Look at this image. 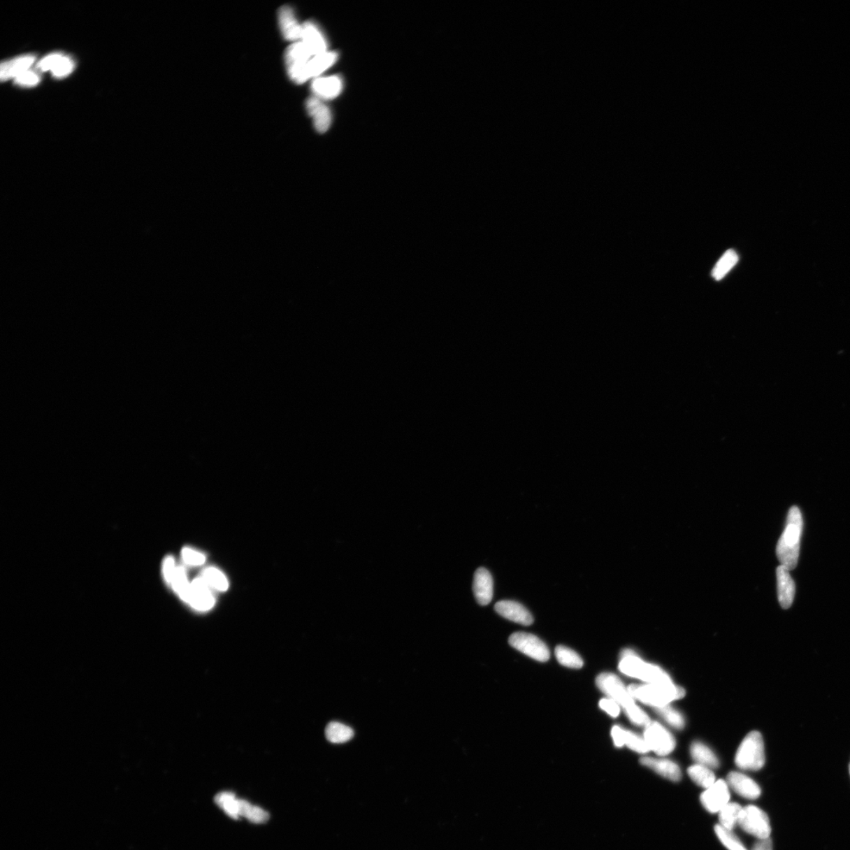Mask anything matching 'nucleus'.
I'll list each match as a JSON object with an SVG mask.
<instances>
[{
	"instance_id": "1",
	"label": "nucleus",
	"mask_w": 850,
	"mask_h": 850,
	"mask_svg": "<svg viewBox=\"0 0 850 850\" xmlns=\"http://www.w3.org/2000/svg\"><path fill=\"white\" fill-rule=\"evenodd\" d=\"M598 689L621 706L629 720L638 726H645L649 721L646 712L636 705L628 687L612 673H602L596 679Z\"/></svg>"
},
{
	"instance_id": "2",
	"label": "nucleus",
	"mask_w": 850,
	"mask_h": 850,
	"mask_svg": "<svg viewBox=\"0 0 850 850\" xmlns=\"http://www.w3.org/2000/svg\"><path fill=\"white\" fill-rule=\"evenodd\" d=\"M802 529V512L797 506H792L787 515L785 530L777 547V558L781 566L787 570H793L797 567Z\"/></svg>"
},
{
	"instance_id": "3",
	"label": "nucleus",
	"mask_w": 850,
	"mask_h": 850,
	"mask_svg": "<svg viewBox=\"0 0 850 850\" xmlns=\"http://www.w3.org/2000/svg\"><path fill=\"white\" fill-rule=\"evenodd\" d=\"M628 690L634 699L654 709L663 707L685 696V691L682 687L672 682L633 684L628 686Z\"/></svg>"
},
{
	"instance_id": "4",
	"label": "nucleus",
	"mask_w": 850,
	"mask_h": 850,
	"mask_svg": "<svg viewBox=\"0 0 850 850\" xmlns=\"http://www.w3.org/2000/svg\"><path fill=\"white\" fill-rule=\"evenodd\" d=\"M619 670L626 676L644 681L647 684L672 683V679L661 668L647 663L631 649L621 654Z\"/></svg>"
},
{
	"instance_id": "5",
	"label": "nucleus",
	"mask_w": 850,
	"mask_h": 850,
	"mask_svg": "<svg viewBox=\"0 0 850 850\" xmlns=\"http://www.w3.org/2000/svg\"><path fill=\"white\" fill-rule=\"evenodd\" d=\"M765 754L763 737L758 731L749 733L735 756V765L743 770L758 771L764 767Z\"/></svg>"
},
{
	"instance_id": "6",
	"label": "nucleus",
	"mask_w": 850,
	"mask_h": 850,
	"mask_svg": "<svg viewBox=\"0 0 850 850\" xmlns=\"http://www.w3.org/2000/svg\"><path fill=\"white\" fill-rule=\"evenodd\" d=\"M739 826L745 833L758 837V840L770 837L772 829L770 818L757 806L747 805L742 808Z\"/></svg>"
},
{
	"instance_id": "7",
	"label": "nucleus",
	"mask_w": 850,
	"mask_h": 850,
	"mask_svg": "<svg viewBox=\"0 0 850 850\" xmlns=\"http://www.w3.org/2000/svg\"><path fill=\"white\" fill-rule=\"evenodd\" d=\"M644 740L651 751L658 756L671 754L676 747L673 735L661 724L649 721L645 725Z\"/></svg>"
},
{
	"instance_id": "8",
	"label": "nucleus",
	"mask_w": 850,
	"mask_h": 850,
	"mask_svg": "<svg viewBox=\"0 0 850 850\" xmlns=\"http://www.w3.org/2000/svg\"><path fill=\"white\" fill-rule=\"evenodd\" d=\"M510 645L536 661L545 662L551 657L547 646L538 637L525 633L512 634Z\"/></svg>"
},
{
	"instance_id": "9",
	"label": "nucleus",
	"mask_w": 850,
	"mask_h": 850,
	"mask_svg": "<svg viewBox=\"0 0 850 850\" xmlns=\"http://www.w3.org/2000/svg\"><path fill=\"white\" fill-rule=\"evenodd\" d=\"M312 57L301 41L294 43L285 53L287 73L290 78L297 84H301L305 67Z\"/></svg>"
},
{
	"instance_id": "10",
	"label": "nucleus",
	"mask_w": 850,
	"mask_h": 850,
	"mask_svg": "<svg viewBox=\"0 0 850 850\" xmlns=\"http://www.w3.org/2000/svg\"><path fill=\"white\" fill-rule=\"evenodd\" d=\"M730 791L727 782L720 779L702 793L703 807L710 814H717L730 802Z\"/></svg>"
},
{
	"instance_id": "11",
	"label": "nucleus",
	"mask_w": 850,
	"mask_h": 850,
	"mask_svg": "<svg viewBox=\"0 0 850 850\" xmlns=\"http://www.w3.org/2000/svg\"><path fill=\"white\" fill-rule=\"evenodd\" d=\"M727 784L729 788L742 798L748 800H755L761 796L760 786L751 778L740 772H731L728 774Z\"/></svg>"
},
{
	"instance_id": "12",
	"label": "nucleus",
	"mask_w": 850,
	"mask_h": 850,
	"mask_svg": "<svg viewBox=\"0 0 850 850\" xmlns=\"http://www.w3.org/2000/svg\"><path fill=\"white\" fill-rule=\"evenodd\" d=\"M215 603V598L205 579L201 578L194 579L191 584L189 600L187 603H189L194 609L206 611L210 610Z\"/></svg>"
},
{
	"instance_id": "13",
	"label": "nucleus",
	"mask_w": 850,
	"mask_h": 850,
	"mask_svg": "<svg viewBox=\"0 0 850 850\" xmlns=\"http://www.w3.org/2000/svg\"><path fill=\"white\" fill-rule=\"evenodd\" d=\"M301 42L308 48L312 57L327 52V41L322 31L310 22L303 24Z\"/></svg>"
},
{
	"instance_id": "14",
	"label": "nucleus",
	"mask_w": 850,
	"mask_h": 850,
	"mask_svg": "<svg viewBox=\"0 0 850 850\" xmlns=\"http://www.w3.org/2000/svg\"><path fill=\"white\" fill-rule=\"evenodd\" d=\"M495 610L500 616L524 626H528L534 621L530 612L524 605L514 601H500L496 604Z\"/></svg>"
},
{
	"instance_id": "15",
	"label": "nucleus",
	"mask_w": 850,
	"mask_h": 850,
	"mask_svg": "<svg viewBox=\"0 0 850 850\" xmlns=\"http://www.w3.org/2000/svg\"><path fill=\"white\" fill-rule=\"evenodd\" d=\"M306 109L318 132H326L332 124L333 120L329 106L322 99L314 96L306 101Z\"/></svg>"
},
{
	"instance_id": "16",
	"label": "nucleus",
	"mask_w": 850,
	"mask_h": 850,
	"mask_svg": "<svg viewBox=\"0 0 850 850\" xmlns=\"http://www.w3.org/2000/svg\"><path fill=\"white\" fill-rule=\"evenodd\" d=\"M473 592L477 603L481 605H489L493 598V579L489 570L480 568L475 572Z\"/></svg>"
},
{
	"instance_id": "17",
	"label": "nucleus",
	"mask_w": 850,
	"mask_h": 850,
	"mask_svg": "<svg viewBox=\"0 0 850 850\" xmlns=\"http://www.w3.org/2000/svg\"><path fill=\"white\" fill-rule=\"evenodd\" d=\"M778 599L784 610L789 609L795 595V584L789 570L780 566L777 570Z\"/></svg>"
},
{
	"instance_id": "18",
	"label": "nucleus",
	"mask_w": 850,
	"mask_h": 850,
	"mask_svg": "<svg viewBox=\"0 0 850 850\" xmlns=\"http://www.w3.org/2000/svg\"><path fill=\"white\" fill-rule=\"evenodd\" d=\"M640 763L672 782H678L682 778V772H681L679 767L672 761L643 757L640 759Z\"/></svg>"
},
{
	"instance_id": "19",
	"label": "nucleus",
	"mask_w": 850,
	"mask_h": 850,
	"mask_svg": "<svg viewBox=\"0 0 850 850\" xmlns=\"http://www.w3.org/2000/svg\"><path fill=\"white\" fill-rule=\"evenodd\" d=\"M337 59H338V55L335 52H329L312 57L308 62V65L305 67L301 84L305 82L309 79L317 78L322 73L332 66Z\"/></svg>"
},
{
	"instance_id": "20",
	"label": "nucleus",
	"mask_w": 850,
	"mask_h": 850,
	"mask_svg": "<svg viewBox=\"0 0 850 850\" xmlns=\"http://www.w3.org/2000/svg\"><path fill=\"white\" fill-rule=\"evenodd\" d=\"M312 91L315 97L333 99L340 95L343 89V80L337 76L317 78L312 83Z\"/></svg>"
},
{
	"instance_id": "21",
	"label": "nucleus",
	"mask_w": 850,
	"mask_h": 850,
	"mask_svg": "<svg viewBox=\"0 0 850 850\" xmlns=\"http://www.w3.org/2000/svg\"><path fill=\"white\" fill-rule=\"evenodd\" d=\"M279 24L284 38L290 41L301 39L303 24L296 20L294 11L289 7H282L279 10Z\"/></svg>"
},
{
	"instance_id": "22",
	"label": "nucleus",
	"mask_w": 850,
	"mask_h": 850,
	"mask_svg": "<svg viewBox=\"0 0 850 850\" xmlns=\"http://www.w3.org/2000/svg\"><path fill=\"white\" fill-rule=\"evenodd\" d=\"M35 59L36 58L33 55H26L3 62L1 65L0 78L3 81L11 78H16L23 73L28 71L30 66L34 64Z\"/></svg>"
},
{
	"instance_id": "23",
	"label": "nucleus",
	"mask_w": 850,
	"mask_h": 850,
	"mask_svg": "<svg viewBox=\"0 0 850 850\" xmlns=\"http://www.w3.org/2000/svg\"><path fill=\"white\" fill-rule=\"evenodd\" d=\"M215 802L218 807L226 812L229 817L234 820H238L241 817L243 800L237 798L235 793L228 791L221 792L216 795Z\"/></svg>"
},
{
	"instance_id": "24",
	"label": "nucleus",
	"mask_w": 850,
	"mask_h": 850,
	"mask_svg": "<svg viewBox=\"0 0 850 850\" xmlns=\"http://www.w3.org/2000/svg\"><path fill=\"white\" fill-rule=\"evenodd\" d=\"M691 754L693 760L698 765L708 767L711 770L712 768H717L719 765H720L715 754L702 742H696L692 744Z\"/></svg>"
},
{
	"instance_id": "25",
	"label": "nucleus",
	"mask_w": 850,
	"mask_h": 850,
	"mask_svg": "<svg viewBox=\"0 0 850 850\" xmlns=\"http://www.w3.org/2000/svg\"><path fill=\"white\" fill-rule=\"evenodd\" d=\"M742 809V807L740 804L729 802L719 812V821H720L719 824L724 828L733 830L736 826H739Z\"/></svg>"
},
{
	"instance_id": "26",
	"label": "nucleus",
	"mask_w": 850,
	"mask_h": 850,
	"mask_svg": "<svg viewBox=\"0 0 850 850\" xmlns=\"http://www.w3.org/2000/svg\"><path fill=\"white\" fill-rule=\"evenodd\" d=\"M354 735V730L352 728L339 722L330 723L326 729L327 740L333 743L347 742L352 740Z\"/></svg>"
},
{
	"instance_id": "27",
	"label": "nucleus",
	"mask_w": 850,
	"mask_h": 850,
	"mask_svg": "<svg viewBox=\"0 0 850 850\" xmlns=\"http://www.w3.org/2000/svg\"><path fill=\"white\" fill-rule=\"evenodd\" d=\"M691 779L698 786L707 789L716 782V777L711 768L701 765H693L689 768Z\"/></svg>"
},
{
	"instance_id": "28",
	"label": "nucleus",
	"mask_w": 850,
	"mask_h": 850,
	"mask_svg": "<svg viewBox=\"0 0 850 850\" xmlns=\"http://www.w3.org/2000/svg\"><path fill=\"white\" fill-rule=\"evenodd\" d=\"M739 261V255L733 249L725 252L712 270V278L716 280H721Z\"/></svg>"
},
{
	"instance_id": "29",
	"label": "nucleus",
	"mask_w": 850,
	"mask_h": 850,
	"mask_svg": "<svg viewBox=\"0 0 850 850\" xmlns=\"http://www.w3.org/2000/svg\"><path fill=\"white\" fill-rule=\"evenodd\" d=\"M555 655L559 663L565 667L580 668L584 665V661L580 656L570 648L559 646L556 647Z\"/></svg>"
},
{
	"instance_id": "30",
	"label": "nucleus",
	"mask_w": 850,
	"mask_h": 850,
	"mask_svg": "<svg viewBox=\"0 0 850 850\" xmlns=\"http://www.w3.org/2000/svg\"><path fill=\"white\" fill-rule=\"evenodd\" d=\"M241 817H245L247 821L256 824L265 823L270 819V814L259 806L254 805L245 800H243L241 808Z\"/></svg>"
},
{
	"instance_id": "31",
	"label": "nucleus",
	"mask_w": 850,
	"mask_h": 850,
	"mask_svg": "<svg viewBox=\"0 0 850 850\" xmlns=\"http://www.w3.org/2000/svg\"><path fill=\"white\" fill-rule=\"evenodd\" d=\"M171 584L181 599L189 603L191 584L187 581L186 572L182 567L176 568Z\"/></svg>"
},
{
	"instance_id": "32",
	"label": "nucleus",
	"mask_w": 850,
	"mask_h": 850,
	"mask_svg": "<svg viewBox=\"0 0 850 850\" xmlns=\"http://www.w3.org/2000/svg\"><path fill=\"white\" fill-rule=\"evenodd\" d=\"M714 830L719 840L728 850H748L733 830L724 828L720 824H716Z\"/></svg>"
},
{
	"instance_id": "33",
	"label": "nucleus",
	"mask_w": 850,
	"mask_h": 850,
	"mask_svg": "<svg viewBox=\"0 0 850 850\" xmlns=\"http://www.w3.org/2000/svg\"><path fill=\"white\" fill-rule=\"evenodd\" d=\"M654 709L656 712H657V714L663 718L665 722L671 725L672 727L677 729H683L685 726V721L683 715L681 714L677 710L673 709L670 705Z\"/></svg>"
},
{
	"instance_id": "34",
	"label": "nucleus",
	"mask_w": 850,
	"mask_h": 850,
	"mask_svg": "<svg viewBox=\"0 0 850 850\" xmlns=\"http://www.w3.org/2000/svg\"><path fill=\"white\" fill-rule=\"evenodd\" d=\"M624 744L633 751L640 754H647L649 749L644 737L624 729Z\"/></svg>"
},
{
	"instance_id": "35",
	"label": "nucleus",
	"mask_w": 850,
	"mask_h": 850,
	"mask_svg": "<svg viewBox=\"0 0 850 850\" xmlns=\"http://www.w3.org/2000/svg\"><path fill=\"white\" fill-rule=\"evenodd\" d=\"M204 579L208 584L219 591H226L229 587L226 577L215 568H209L204 572Z\"/></svg>"
},
{
	"instance_id": "36",
	"label": "nucleus",
	"mask_w": 850,
	"mask_h": 850,
	"mask_svg": "<svg viewBox=\"0 0 850 850\" xmlns=\"http://www.w3.org/2000/svg\"><path fill=\"white\" fill-rule=\"evenodd\" d=\"M64 57V56L59 53L50 55L39 62V64H37V68L41 71H52Z\"/></svg>"
},
{
	"instance_id": "37",
	"label": "nucleus",
	"mask_w": 850,
	"mask_h": 850,
	"mask_svg": "<svg viewBox=\"0 0 850 850\" xmlns=\"http://www.w3.org/2000/svg\"><path fill=\"white\" fill-rule=\"evenodd\" d=\"M74 64L71 58L64 57L61 59L59 64L52 71V73L56 78H62L70 74L73 70Z\"/></svg>"
},
{
	"instance_id": "38",
	"label": "nucleus",
	"mask_w": 850,
	"mask_h": 850,
	"mask_svg": "<svg viewBox=\"0 0 850 850\" xmlns=\"http://www.w3.org/2000/svg\"><path fill=\"white\" fill-rule=\"evenodd\" d=\"M182 558L187 564L192 566L203 565L205 562V557L202 554L198 553L189 548H185L182 551Z\"/></svg>"
},
{
	"instance_id": "39",
	"label": "nucleus",
	"mask_w": 850,
	"mask_h": 850,
	"mask_svg": "<svg viewBox=\"0 0 850 850\" xmlns=\"http://www.w3.org/2000/svg\"><path fill=\"white\" fill-rule=\"evenodd\" d=\"M599 707L612 717H617L621 712V706L614 700L610 698H603L599 702Z\"/></svg>"
},
{
	"instance_id": "40",
	"label": "nucleus",
	"mask_w": 850,
	"mask_h": 850,
	"mask_svg": "<svg viewBox=\"0 0 850 850\" xmlns=\"http://www.w3.org/2000/svg\"><path fill=\"white\" fill-rule=\"evenodd\" d=\"M39 75L34 71H28L15 78V82L22 86H34L39 83Z\"/></svg>"
},
{
	"instance_id": "41",
	"label": "nucleus",
	"mask_w": 850,
	"mask_h": 850,
	"mask_svg": "<svg viewBox=\"0 0 850 850\" xmlns=\"http://www.w3.org/2000/svg\"><path fill=\"white\" fill-rule=\"evenodd\" d=\"M174 559L172 557H168L164 561V577L168 584L171 583L175 570H176Z\"/></svg>"
},
{
	"instance_id": "42",
	"label": "nucleus",
	"mask_w": 850,
	"mask_h": 850,
	"mask_svg": "<svg viewBox=\"0 0 850 850\" xmlns=\"http://www.w3.org/2000/svg\"><path fill=\"white\" fill-rule=\"evenodd\" d=\"M611 735L617 747H622L624 744V729L619 726L612 728Z\"/></svg>"
},
{
	"instance_id": "43",
	"label": "nucleus",
	"mask_w": 850,
	"mask_h": 850,
	"mask_svg": "<svg viewBox=\"0 0 850 850\" xmlns=\"http://www.w3.org/2000/svg\"><path fill=\"white\" fill-rule=\"evenodd\" d=\"M752 850H773L772 842L770 837L765 840H758V841L754 844Z\"/></svg>"
},
{
	"instance_id": "44",
	"label": "nucleus",
	"mask_w": 850,
	"mask_h": 850,
	"mask_svg": "<svg viewBox=\"0 0 850 850\" xmlns=\"http://www.w3.org/2000/svg\"><path fill=\"white\" fill-rule=\"evenodd\" d=\"M849 774H850V764H849Z\"/></svg>"
}]
</instances>
